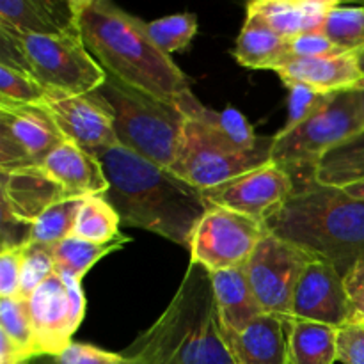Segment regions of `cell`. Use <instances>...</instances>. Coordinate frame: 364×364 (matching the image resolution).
Returning a JSON list of instances; mask_svg holds the SVG:
<instances>
[{
    "label": "cell",
    "mask_w": 364,
    "mask_h": 364,
    "mask_svg": "<svg viewBox=\"0 0 364 364\" xmlns=\"http://www.w3.org/2000/svg\"><path fill=\"white\" fill-rule=\"evenodd\" d=\"M73 7L85 48L107 73L171 103L187 117L205 107L187 75L155 45L146 21L109 0H73Z\"/></svg>",
    "instance_id": "cell-1"
},
{
    "label": "cell",
    "mask_w": 364,
    "mask_h": 364,
    "mask_svg": "<svg viewBox=\"0 0 364 364\" xmlns=\"http://www.w3.org/2000/svg\"><path fill=\"white\" fill-rule=\"evenodd\" d=\"M98 160L109 181L103 199L116 210L121 224L191 247L208 210L199 188L121 146L105 149Z\"/></svg>",
    "instance_id": "cell-2"
},
{
    "label": "cell",
    "mask_w": 364,
    "mask_h": 364,
    "mask_svg": "<svg viewBox=\"0 0 364 364\" xmlns=\"http://www.w3.org/2000/svg\"><path fill=\"white\" fill-rule=\"evenodd\" d=\"M123 355L134 364H235L208 270L191 263L162 316Z\"/></svg>",
    "instance_id": "cell-3"
},
{
    "label": "cell",
    "mask_w": 364,
    "mask_h": 364,
    "mask_svg": "<svg viewBox=\"0 0 364 364\" xmlns=\"http://www.w3.org/2000/svg\"><path fill=\"white\" fill-rule=\"evenodd\" d=\"M265 228L311 258L334 265L343 277L364 256V201L315 180L297 185Z\"/></svg>",
    "instance_id": "cell-4"
},
{
    "label": "cell",
    "mask_w": 364,
    "mask_h": 364,
    "mask_svg": "<svg viewBox=\"0 0 364 364\" xmlns=\"http://www.w3.org/2000/svg\"><path fill=\"white\" fill-rule=\"evenodd\" d=\"M112 114L117 146L171 169L187 116L171 103L142 92L109 75L96 89Z\"/></svg>",
    "instance_id": "cell-5"
},
{
    "label": "cell",
    "mask_w": 364,
    "mask_h": 364,
    "mask_svg": "<svg viewBox=\"0 0 364 364\" xmlns=\"http://www.w3.org/2000/svg\"><path fill=\"white\" fill-rule=\"evenodd\" d=\"M361 130H364V121L358 91H338L311 117L291 130L277 132L270 159L272 164L288 171L294 180L299 173H308L313 178L315 166L327 151Z\"/></svg>",
    "instance_id": "cell-6"
},
{
    "label": "cell",
    "mask_w": 364,
    "mask_h": 364,
    "mask_svg": "<svg viewBox=\"0 0 364 364\" xmlns=\"http://www.w3.org/2000/svg\"><path fill=\"white\" fill-rule=\"evenodd\" d=\"M16 41L27 71L50 92L68 96L96 91L109 73L85 48L82 36H31L2 27Z\"/></svg>",
    "instance_id": "cell-7"
},
{
    "label": "cell",
    "mask_w": 364,
    "mask_h": 364,
    "mask_svg": "<svg viewBox=\"0 0 364 364\" xmlns=\"http://www.w3.org/2000/svg\"><path fill=\"white\" fill-rule=\"evenodd\" d=\"M274 137L258 149L240 151L194 119H187L171 173L205 191L272 162Z\"/></svg>",
    "instance_id": "cell-8"
},
{
    "label": "cell",
    "mask_w": 364,
    "mask_h": 364,
    "mask_svg": "<svg viewBox=\"0 0 364 364\" xmlns=\"http://www.w3.org/2000/svg\"><path fill=\"white\" fill-rule=\"evenodd\" d=\"M265 224L242 213L212 206L199 220L191 242V263L210 274L244 267L265 237Z\"/></svg>",
    "instance_id": "cell-9"
},
{
    "label": "cell",
    "mask_w": 364,
    "mask_h": 364,
    "mask_svg": "<svg viewBox=\"0 0 364 364\" xmlns=\"http://www.w3.org/2000/svg\"><path fill=\"white\" fill-rule=\"evenodd\" d=\"M311 259L308 252L267 230L245 263L249 284L265 315L290 318L295 288Z\"/></svg>",
    "instance_id": "cell-10"
},
{
    "label": "cell",
    "mask_w": 364,
    "mask_h": 364,
    "mask_svg": "<svg viewBox=\"0 0 364 364\" xmlns=\"http://www.w3.org/2000/svg\"><path fill=\"white\" fill-rule=\"evenodd\" d=\"M39 358H57L85 316L80 281L53 274L27 299Z\"/></svg>",
    "instance_id": "cell-11"
},
{
    "label": "cell",
    "mask_w": 364,
    "mask_h": 364,
    "mask_svg": "<svg viewBox=\"0 0 364 364\" xmlns=\"http://www.w3.org/2000/svg\"><path fill=\"white\" fill-rule=\"evenodd\" d=\"M64 142L59 128L41 105L0 103V171L43 166Z\"/></svg>",
    "instance_id": "cell-12"
},
{
    "label": "cell",
    "mask_w": 364,
    "mask_h": 364,
    "mask_svg": "<svg viewBox=\"0 0 364 364\" xmlns=\"http://www.w3.org/2000/svg\"><path fill=\"white\" fill-rule=\"evenodd\" d=\"M295 192V180L276 164L201 191L206 206H219L265 224Z\"/></svg>",
    "instance_id": "cell-13"
},
{
    "label": "cell",
    "mask_w": 364,
    "mask_h": 364,
    "mask_svg": "<svg viewBox=\"0 0 364 364\" xmlns=\"http://www.w3.org/2000/svg\"><path fill=\"white\" fill-rule=\"evenodd\" d=\"M39 105L50 114L64 141L84 151L98 156L117 146L112 114L96 91L80 96L46 91Z\"/></svg>",
    "instance_id": "cell-14"
},
{
    "label": "cell",
    "mask_w": 364,
    "mask_h": 364,
    "mask_svg": "<svg viewBox=\"0 0 364 364\" xmlns=\"http://www.w3.org/2000/svg\"><path fill=\"white\" fill-rule=\"evenodd\" d=\"M290 318L326 323L336 329L348 323L343 274L331 263L311 259L295 288Z\"/></svg>",
    "instance_id": "cell-15"
},
{
    "label": "cell",
    "mask_w": 364,
    "mask_h": 364,
    "mask_svg": "<svg viewBox=\"0 0 364 364\" xmlns=\"http://www.w3.org/2000/svg\"><path fill=\"white\" fill-rule=\"evenodd\" d=\"M66 199L41 167L2 173V219L31 226L45 210Z\"/></svg>",
    "instance_id": "cell-16"
},
{
    "label": "cell",
    "mask_w": 364,
    "mask_h": 364,
    "mask_svg": "<svg viewBox=\"0 0 364 364\" xmlns=\"http://www.w3.org/2000/svg\"><path fill=\"white\" fill-rule=\"evenodd\" d=\"M39 167L63 188L68 199L103 196L109 191V181L98 156L68 141L57 146Z\"/></svg>",
    "instance_id": "cell-17"
},
{
    "label": "cell",
    "mask_w": 364,
    "mask_h": 364,
    "mask_svg": "<svg viewBox=\"0 0 364 364\" xmlns=\"http://www.w3.org/2000/svg\"><path fill=\"white\" fill-rule=\"evenodd\" d=\"M0 25L31 36H80L73 0H2Z\"/></svg>",
    "instance_id": "cell-18"
},
{
    "label": "cell",
    "mask_w": 364,
    "mask_h": 364,
    "mask_svg": "<svg viewBox=\"0 0 364 364\" xmlns=\"http://www.w3.org/2000/svg\"><path fill=\"white\" fill-rule=\"evenodd\" d=\"M359 53H341L331 57H290L274 70L283 84H304L323 92L354 89L363 80Z\"/></svg>",
    "instance_id": "cell-19"
},
{
    "label": "cell",
    "mask_w": 364,
    "mask_h": 364,
    "mask_svg": "<svg viewBox=\"0 0 364 364\" xmlns=\"http://www.w3.org/2000/svg\"><path fill=\"white\" fill-rule=\"evenodd\" d=\"M223 333L237 364H290L283 316L262 315L240 333Z\"/></svg>",
    "instance_id": "cell-20"
},
{
    "label": "cell",
    "mask_w": 364,
    "mask_h": 364,
    "mask_svg": "<svg viewBox=\"0 0 364 364\" xmlns=\"http://www.w3.org/2000/svg\"><path fill=\"white\" fill-rule=\"evenodd\" d=\"M336 0H252L247 13L262 18L270 28L290 39L306 32L322 31Z\"/></svg>",
    "instance_id": "cell-21"
},
{
    "label": "cell",
    "mask_w": 364,
    "mask_h": 364,
    "mask_svg": "<svg viewBox=\"0 0 364 364\" xmlns=\"http://www.w3.org/2000/svg\"><path fill=\"white\" fill-rule=\"evenodd\" d=\"M210 279L223 331L240 333L258 316L265 315L249 284L245 265L210 274Z\"/></svg>",
    "instance_id": "cell-22"
},
{
    "label": "cell",
    "mask_w": 364,
    "mask_h": 364,
    "mask_svg": "<svg viewBox=\"0 0 364 364\" xmlns=\"http://www.w3.org/2000/svg\"><path fill=\"white\" fill-rule=\"evenodd\" d=\"M233 55L245 68L274 71L288 57V39L277 34L259 16L247 13Z\"/></svg>",
    "instance_id": "cell-23"
},
{
    "label": "cell",
    "mask_w": 364,
    "mask_h": 364,
    "mask_svg": "<svg viewBox=\"0 0 364 364\" xmlns=\"http://www.w3.org/2000/svg\"><path fill=\"white\" fill-rule=\"evenodd\" d=\"M290 364H334L338 361V329L309 320L288 318Z\"/></svg>",
    "instance_id": "cell-24"
},
{
    "label": "cell",
    "mask_w": 364,
    "mask_h": 364,
    "mask_svg": "<svg viewBox=\"0 0 364 364\" xmlns=\"http://www.w3.org/2000/svg\"><path fill=\"white\" fill-rule=\"evenodd\" d=\"M313 180L326 187L345 188L364 180V130L327 151L313 171Z\"/></svg>",
    "instance_id": "cell-25"
},
{
    "label": "cell",
    "mask_w": 364,
    "mask_h": 364,
    "mask_svg": "<svg viewBox=\"0 0 364 364\" xmlns=\"http://www.w3.org/2000/svg\"><path fill=\"white\" fill-rule=\"evenodd\" d=\"M130 242V238L123 237L119 240H114L110 244H92V242L82 240L71 235L66 240L53 245V262H55V272L60 276L73 277L80 281L85 274L91 270L95 263L109 256L110 252L119 251L121 247Z\"/></svg>",
    "instance_id": "cell-26"
},
{
    "label": "cell",
    "mask_w": 364,
    "mask_h": 364,
    "mask_svg": "<svg viewBox=\"0 0 364 364\" xmlns=\"http://www.w3.org/2000/svg\"><path fill=\"white\" fill-rule=\"evenodd\" d=\"M187 119L198 121L240 151H252L269 141V137L256 135L244 114L233 107H228L224 110H213L205 105L196 116L187 117Z\"/></svg>",
    "instance_id": "cell-27"
},
{
    "label": "cell",
    "mask_w": 364,
    "mask_h": 364,
    "mask_svg": "<svg viewBox=\"0 0 364 364\" xmlns=\"http://www.w3.org/2000/svg\"><path fill=\"white\" fill-rule=\"evenodd\" d=\"M121 219L116 210L103 199V196L82 199L75 223L73 237L92 244H110L124 235L119 233Z\"/></svg>",
    "instance_id": "cell-28"
},
{
    "label": "cell",
    "mask_w": 364,
    "mask_h": 364,
    "mask_svg": "<svg viewBox=\"0 0 364 364\" xmlns=\"http://www.w3.org/2000/svg\"><path fill=\"white\" fill-rule=\"evenodd\" d=\"M0 333L13 343L25 361L31 363L38 359L27 299H0Z\"/></svg>",
    "instance_id": "cell-29"
},
{
    "label": "cell",
    "mask_w": 364,
    "mask_h": 364,
    "mask_svg": "<svg viewBox=\"0 0 364 364\" xmlns=\"http://www.w3.org/2000/svg\"><path fill=\"white\" fill-rule=\"evenodd\" d=\"M82 199H66L50 206L41 213L28 230V242L32 244L57 245L73 235Z\"/></svg>",
    "instance_id": "cell-30"
},
{
    "label": "cell",
    "mask_w": 364,
    "mask_h": 364,
    "mask_svg": "<svg viewBox=\"0 0 364 364\" xmlns=\"http://www.w3.org/2000/svg\"><path fill=\"white\" fill-rule=\"evenodd\" d=\"M338 48L348 53L364 50V6H334L323 21L322 31Z\"/></svg>",
    "instance_id": "cell-31"
},
{
    "label": "cell",
    "mask_w": 364,
    "mask_h": 364,
    "mask_svg": "<svg viewBox=\"0 0 364 364\" xmlns=\"http://www.w3.org/2000/svg\"><path fill=\"white\" fill-rule=\"evenodd\" d=\"M148 32L155 45L171 55L185 50L198 34V16L194 13H178L148 23Z\"/></svg>",
    "instance_id": "cell-32"
},
{
    "label": "cell",
    "mask_w": 364,
    "mask_h": 364,
    "mask_svg": "<svg viewBox=\"0 0 364 364\" xmlns=\"http://www.w3.org/2000/svg\"><path fill=\"white\" fill-rule=\"evenodd\" d=\"M53 274H55L53 245L32 244V242L25 244L23 258H21L20 297H31L34 294V290H38Z\"/></svg>",
    "instance_id": "cell-33"
},
{
    "label": "cell",
    "mask_w": 364,
    "mask_h": 364,
    "mask_svg": "<svg viewBox=\"0 0 364 364\" xmlns=\"http://www.w3.org/2000/svg\"><path fill=\"white\" fill-rule=\"evenodd\" d=\"M46 89L27 71L0 66V103L13 105H39Z\"/></svg>",
    "instance_id": "cell-34"
},
{
    "label": "cell",
    "mask_w": 364,
    "mask_h": 364,
    "mask_svg": "<svg viewBox=\"0 0 364 364\" xmlns=\"http://www.w3.org/2000/svg\"><path fill=\"white\" fill-rule=\"evenodd\" d=\"M288 117L281 130H291L327 105L334 92H323L304 84H287ZM338 92V91H336Z\"/></svg>",
    "instance_id": "cell-35"
},
{
    "label": "cell",
    "mask_w": 364,
    "mask_h": 364,
    "mask_svg": "<svg viewBox=\"0 0 364 364\" xmlns=\"http://www.w3.org/2000/svg\"><path fill=\"white\" fill-rule=\"evenodd\" d=\"M343 52L338 48L323 32H306V34H299L295 38L288 39V57H301V59H309V57H331V55H341ZM284 59V60H287Z\"/></svg>",
    "instance_id": "cell-36"
},
{
    "label": "cell",
    "mask_w": 364,
    "mask_h": 364,
    "mask_svg": "<svg viewBox=\"0 0 364 364\" xmlns=\"http://www.w3.org/2000/svg\"><path fill=\"white\" fill-rule=\"evenodd\" d=\"M55 364H127V358L123 354H114L103 348L92 347L85 343H75L71 341L57 358H53Z\"/></svg>",
    "instance_id": "cell-37"
},
{
    "label": "cell",
    "mask_w": 364,
    "mask_h": 364,
    "mask_svg": "<svg viewBox=\"0 0 364 364\" xmlns=\"http://www.w3.org/2000/svg\"><path fill=\"white\" fill-rule=\"evenodd\" d=\"M23 245L6 247L0 252V299L20 297Z\"/></svg>",
    "instance_id": "cell-38"
},
{
    "label": "cell",
    "mask_w": 364,
    "mask_h": 364,
    "mask_svg": "<svg viewBox=\"0 0 364 364\" xmlns=\"http://www.w3.org/2000/svg\"><path fill=\"white\" fill-rule=\"evenodd\" d=\"M338 361L343 364H364V326L345 323L338 329Z\"/></svg>",
    "instance_id": "cell-39"
},
{
    "label": "cell",
    "mask_w": 364,
    "mask_h": 364,
    "mask_svg": "<svg viewBox=\"0 0 364 364\" xmlns=\"http://www.w3.org/2000/svg\"><path fill=\"white\" fill-rule=\"evenodd\" d=\"M343 279L348 299V323L364 326V256L354 263Z\"/></svg>",
    "instance_id": "cell-40"
},
{
    "label": "cell",
    "mask_w": 364,
    "mask_h": 364,
    "mask_svg": "<svg viewBox=\"0 0 364 364\" xmlns=\"http://www.w3.org/2000/svg\"><path fill=\"white\" fill-rule=\"evenodd\" d=\"M343 191L347 192L348 196H352V198L361 199V201H364V180L363 181H358V183L348 185V187H345Z\"/></svg>",
    "instance_id": "cell-41"
},
{
    "label": "cell",
    "mask_w": 364,
    "mask_h": 364,
    "mask_svg": "<svg viewBox=\"0 0 364 364\" xmlns=\"http://www.w3.org/2000/svg\"><path fill=\"white\" fill-rule=\"evenodd\" d=\"M354 89L358 91V95H359V103H361V112H363V121H364V78L359 82L358 85H355Z\"/></svg>",
    "instance_id": "cell-42"
},
{
    "label": "cell",
    "mask_w": 364,
    "mask_h": 364,
    "mask_svg": "<svg viewBox=\"0 0 364 364\" xmlns=\"http://www.w3.org/2000/svg\"><path fill=\"white\" fill-rule=\"evenodd\" d=\"M34 364H55V363H53V358H39V359H34Z\"/></svg>",
    "instance_id": "cell-43"
},
{
    "label": "cell",
    "mask_w": 364,
    "mask_h": 364,
    "mask_svg": "<svg viewBox=\"0 0 364 364\" xmlns=\"http://www.w3.org/2000/svg\"><path fill=\"white\" fill-rule=\"evenodd\" d=\"M358 59H359V70H361L363 78H364V50H363V52H359Z\"/></svg>",
    "instance_id": "cell-44"
},
{
    "label": "cell",
    "mask_w": 364,
    "mask_h": 364,
    "mask_svg": "<svg viewBox=\"0 0 364 364\" xmlns=\"http://www.w3.org/2000/svg\"><path fill=\"white\" fill-rule=\"evenodd\" d=\"M127 364H134V363H132V361H130V359H128V358H127Z\"/></svg>",
    "instance_id": "cell-45"
},
{
    "label": "cell",
    "mask_w": 364,
    "mask_h": 364,
    "mask_svg": "<svg viewBox=\"0 0 364 364\" xmlns=\"http://www.w3.org/2000/svg\"><path fill=\"white\" fill-rule=\"evenodd\" d=\"M31 364H34V361H31Z\"/></svg>",
    "instance_id": "cell-46"
},
{
    "label": "cell",
    "mask_w": 364,
    "mask_h": 364,
    "mask_svg": "<svg viewBox=\"0 0 364 364\" xmlns=\"http://www.w3.org/2000/svg\"><path fill=\"white\" fill-rule=\"evenodd\" d=\"M235 364H237V363H235Z\"/></svg>",
    "instance_id": "cell-47"
}]
</instances>
